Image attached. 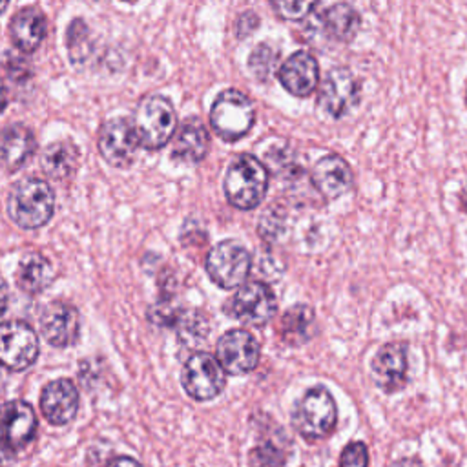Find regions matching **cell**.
I'll list each match as a JSON object with an SVG mask.
<instances>
[{
  "label": "cell",
  "mask_w": 467,
  "mask_h": 467,
  "mask_svg": "<svg viewBox=\"0 0 467 467\" xmlns=\"http://www.w3.org/2000/svg\"><path fill=\"white\" fill-rule=\"evenodd\" d=\"M55 210V195L44 179L26 177L13 184L7 197L9 217L26 230L46 224Z\"/></svg>",
  "instance_id": "obj_1"
},
{
  "label": "cell",
  "mask_w": 467,
  "mask_h": 467,
  "mask_svg": "<svg viewBox=\"0 0 467 467\" xmlns=\"http://www.w3.org/2000/svg\"><path fill=\"white\" fill-rule=\"evenodd\" d=\"M268 188V171L254 155H239L226 170L224 193L230 204L241 210L255 208Z\"/></svg>",
  "instance_id": "obj_2"
},
{
  "label": "cell",
  "mask_w": 467,
  "mask_h": 467,
  "mask_svg": "<svg viewBox=\"0 0 467 467\" xmlns=\"http://www.w3.org/2000/svg\"><path fill=\"white\" fill-rule=\"evenodd\" d=\"M133 126L140 146L157 150L171 139L177 128V115L168 99L161 95H148L135 109Z\"/></svg>",
  "instance_id": "obj_3"
},
{
  "label": "cell",
  "mask_w": 467,
  "mask_h": 467,
  "mask_svg": "<svg viewBox=\"0 0 467 467\" xmlns=\"http://www.w3.org/2000/svg\"><path fill=\"white\" fill-rule=\"evenodd\" d=\"M336 403L330 392L323 387H314L305 392L292 412L294 429L306 440H319L336 427Z\"/></svg>",
  "instance_id": "obj_4"
},
{
  "label": "cell",
  "mask_w": 467,
  "mask_h": 467,
  "mask_svg": "<svg viewBox=\"0 0 467 467\" xmlns=\"http://www.w3.org/2000/svg\"><path fill=\"white\" fill-rule=\"evenodd\" d=\"M254 119L255 109L252 100L237 89L221 91L210 109L212 128L224 140H237L246 135Z\"/></svg>",
  "instance_id": "obj_5"
},
{
  "label": "cell",
  "mask_w": 467,
  "mask_h": 467,
  "mask_svg": "<svg viewBox=\"0 0 467 467\" xmlns=\"http://www.w3.org/2000/svg\"><path fill=\"white\" fill-rule=\"evenodd\" d=\"M250 254L237 241H221L215 244L206 257V272L213 283L223 288L243 286L250 272Z\"/></svg>",
  "instance_id": "obj_6"
},
{
  "label": "cell",
  "mask_w": 467,
  "mask_h": 467,
  "mask_svg": "<svg viewBox=\"0 0 467 467\" xmlns=\"http://www.w3.org/2000/svg\"><path fill=\"white\" fill-rule=\"evenodd\" d=\"M38 356V337L24 321L0 323V365L9 370L27 368Z\"/></svg>",
  "instance_id": "obj_7"
},
{
  "label": "cell",
  "mask_w": 467,
  "mask_h": 467,
  "mask_svg": "<svg viewBox=\"0 0 467 467\" xmlns=\"http://www.w3.org/2000/svg\"><path fill=\"white\" fill-rule=\"evenodd\" d=\"M224 368L212 354L197 352L186 361L182 370V387L193 400L204 401L215 398L224 389Z\"/></svg>",
  "instance_id": "obj_8"
},
{
  "label": "cell",
  "mask_w": 467,
  "mask_h": 467,
  "mask_svg": "<svg viewBox=\"0 0 467 467\" xmlns=\"http://www.w3.org/2000/svg\"><path fill=\"white\" fill-rule=\"evenodd\" d=\"M140 142L133 126V120L117 117L108 120L99 133L100 155L111 166L124 168L130 166L137 155Z\"/></svg>",
  "instance_id": "obj_9"
},
{
  "label": "cell",
  "mask_w": 467,
  "mask_h": 467,
  "mask_svg": "<svg viewBox=\"0 0 467 467\" xmlns=\"http://www.w3.org/2000/svg\"><path fill=\"white\" fill-rule=\"evenodd\" d=\"M228 310L232 316L248 325H265L277 310V301L270 286L261 281H250L235 292Z\"/></svg>",
  "instance_id": "obj_10"
},
{
  "label": "cell",
  "mask_w": 467,
  "mask_h": 467,
  "mask_svg": "<svg viewBox=\"0 0 467 467\" xmlns=\"http://www.w3.org/2000/svg\"><path fill=\"white\" fill-rule=\"evenodd\" d=\"M217 361L228 374H246L259 361V343L248 330H228L217 341Z\"/></svg>",
  "instance_id": "obj_11"
},
{
  "label": "cell",
  "mask_w": 467,
  "mask_h": 467,
  "mask_svg": "<svg viewBox=\"0 0 467 467\" xmlns=\"http://www.w3.org/2000/svg\"><path fill=\"white\" fill-rule=\"evenodd\" d=\"M36 431V416L29 403L13 400L0 405V447L5 454L31 441Z\"/></svg>",
  "instance_id": "obj_12"
},
{
  "label": "cell",
  "mask_w": 467,
  "mask_h": 467,
  "mask_svg": "<svg viewBox=\"0 0 467 467\" xmlns=\"http://www.w3.org/2000/svg\"><path fill=\"white\" fill-rule=\"evenodd\" d=\"M359 99V84L347 67H334L327 73L319 88V108L334 117H343Z\"/></svg>",
  "instance_id": "obj_13"
},
{
  "label": "cell",
  "mask_w": 467,
  "mask_h": 467,
  "mask_svg": "<svg viewBox=\"0 0 467 467\" xmlns=\"http://www.w3.org/2000/svg\"><path fill=\"white\" fill-rule=\"evenodd\" d=\"M78 312L64 301L49 303L40 314V330L47 343L55 347H69L78 337Z\"/></svg>",
  "instance_id": "obj_14"
},
{
  "label": "cell",
  "mask_w": 467,
  "mask_h": 467,
  "mask_svg": "<svg viewBox=\"0 0 467 467\" xmlns=\"http://www.w3.org/2000/svg\"><path fill=\"white\" fill-rule=\"evenodd\" d=\"M40 409L53 425H66L78 409V390L71 379H55L47 383L40 396Z\"/></svg>",
  "instance_id": "obj_15"
},
{
  "label": "cell",
  "mask_w": 467,
  "mask_h": 467,
  "mask_svg": "<svg viewBox=\"0 0 467 467\" xmlns=\"http://www.w3.org/2000/svg\"><path fill=\"white\" fill-rule=\"evenodd\" d=\"M279 80L286 91L296 97L310 95L319 80V67L316 58L306 51L290 55L279 69Z\"/></svg>",
  "instance_id": "obj_16"
},
{
  "label": "cell",
  "mask_w": 467,
  "mask_h": 467,
  "mask_svg": "<svg viewBox=\"0 0 467 467\" xmlns=\"http://www.w3.org/2000/svg\"><path fill=\"white\" fill-rule=\"evenodd\" d=\"M372 376L385 392L400 390L407 381V354L398 343L385 345L372 361Z\"/></svg>",
  "instance_id": "obj_17"
},
{
  "label": "cell",
  "mask_w": 467,
  "mask_h": 467,
  "mask_svg": "<svg viewBox=\"0 0 467 467\" xmlns=\"http://www.w3.org/2000/svg\"><path fill=\"white\" fill-rule=\"evenodd\" d=\"M33 131L24 124H9L0 133V164L7 171H16L35 153Z\"/></svg>",
  "instance_id": "obj_18"
},
{
  "label": "cell",
  "mask_w": 467,
  "mask_h": 467,
  "mask_svg": "<svg viewBox=\"0 0 467 467\" xmlns=\"http://www.w3.org/2000/svg\"><path fill=\"white\" fill-rule=\"evenodd\" d=\"M312 182L325 197L334 199L350 190L352 171L339 155H327L316 162Z\"/></svg>",
  "instance_id": "obj_19"
},
{
  "label": "cell",
  "mask_w": 467,
  "mask_h": 467,
  "mask_svg": "<svg viewBox=\"0 0 467 467\" xmlns=\"http://www.w3.org/2000/svg\"><path fill=\"white\" fill-rule=\"evenodd\" d=\"M208 131L199 119H186L173 139L171 155L182 162H199L208 151Z\"/></svg>",
  "instance_id": "obj_20"
},
{
  "label": "cell",
  "mask_w": 467,
  "mask_h": 467,
  "mask_svg": "<svg viewBox=\"0 0 467 467\" xmlns=\"http://www.w3.org/2000/svg\"><path fill=\"white\" fill-rule=\"evenodd\" d=\"M9 35L18 49L35 51L46 36V18L36 7L18 9L9 24Z\"/></svg>",
  "instance_id": "obj_21"
},
{
  "label": "cell",
  "mask_w": 467,
  "mask_h": 467,
  "mask_svg": "<svg viewBox=\"0 0 467 467\" xmlns=\"http://www.w3.org/2000/svg\"><path fill=\"white\" fill-rule=\"evenodd\" d=\"M53 281V266L40 252L22 255L16 268V285L27 294H38Z\"/></svg>",
  "instance_id": "obj_22"
},
{
  "label": "cell",
  "mask_w": 467,
  "mask_h": 467,
  "mask_svg": "<svg viewBox=\"0 0 467 467\" xmlns=\"http://www.w3.org/2000/svg\"><path fill=\"white\" fill-rule=\"evenodd\" d=\"M40 162L46 175L53 179H66L78 164V148L71 140H55L46 146Z\"/></svg>",
  "instance_id": "obj_23"
},
{
  "label": "cell",
  "mask_w": 467,
  "mask_h": 467,
  "mask_svg": "<svg viewBox=\"0 0 467 467\" xmlns=\"http://www.w3.org/2000/svg\"><path fill=\"white\" fill-rule=\"evenodd\" d=\"M314 327V312L306 305H296L286 310L279 321V336L288 345L305 343Z\"/></svg>",
  "instance_id": "obj_24"
},
{
  "label": "cell",
  "mask_w": 467,
  "mask_h": 467,
  "mask_svg": "<svg viewBox=\"0 0 467 467\" xmlns=\"http://www.w3.org/2000/svg\"><path fill=\"white\" fill-rule=\"evenodd\" d=\"M358 26L359 15L348 4H334L323 13V27L332 38L348 40L356 35Z\"/></svg>",
  "instance_id": "obj_25"
},
{
  "label": "cell",
  "mask_w": 467,
  "mask_h": 467,
  "mask_svg": "<svg viewBox=\"0 0 467 467\" xmlns=\"http://www.w3.org/2000/svg\"><path fill=\"white\" fill-rule=\"evenodd\" d=\"M66 42H67V51L69 57L75 64H82L84 60H88L93 44H91V35H89V27L86 26L84 20L75 18L69 27H67V35H66Z\"/></svg>",
  "instance_id": "obj_26"
},
{
  "label": "cell",
  "mask_w": 467,
  "mask_h": 467,
  "mask_svg": "<svg viewBox=\"0 0 467 467\" xmlns=\"http://www.w3.org/2000/svg\"><path fill=\"white\" fill-rule=\"evenodd\" d=\"M275 60H277V51L270 46V44H261L257 46L252 53H250V58H248V66L252 69V73L257 77V78H266L274 66H275Z\"/></svg>",
  "instance_id": "obj_27"
},
{
  "label": "cell",
  "mask_w": 467,
  "mask_h": 467,
  "mask_svg": "<svg viewBox=\"0 0 467 467\" xmlns=\"http://www.w3.org/2000/svg\"><path fill=\"white\" fill-rule=\"evenodd\" d=\"M286 454L274 441H265L250 452L252 467H283Z\"/></svg>",
  "instance_id": "obj_28"
},
{
  "label": "cell",
  "mask_w": 467,
  "mask_h": 467,
  "mask_svg": "<svg viewBox=\"0 0 467 467\" xmlns=\"http://www.w3.org/2000/svg\"><path fill=\"white\" fill-rule=\"evenodd\" d=\"M339 467H368V451L363 441L348 443L339 460Z\"/></svg>",
  "instance_id": "obj_29"
},
{
  "label": "cell",
  "mask_w": 467,
  "mask_h": 467,
  "mask_svg": "<svg viewBox=\"0 0 467 467\" xmlns=\"http://www.w3.org/2000/svg\"><path fill=\"white\" fill-rule=\"evenodd\" d=\"M274 9L283 16L290 20L303 18L310 9L316 7V2H301V0H288V2H274Z\"/></svg>",
  "instance_id": "obj_30"
},
{
  "label": "cell",
  "mask_w": 467,
  "mask_h": 467,
  "mask_svg": "<svg viewBox=\"0 0 467 467\" xmlns=\"http://www.w3.org/2000/svg\"><path fill=\"white\" fill-rule=\"evenodd\" d=\"M257 16L252 13V11H246V13H243L241 16H239V20H237V35L239 36H246L248 33H252L254 29H255V26H257Z\"/></svg>",
  "instance_id": "obj_31"
},
{
  "label": "cell",
  "mask_w": 467,
  "mask_h": 467,
  "mask_svg": "<svg viewBox=\"0 0 467 467\" xmlns=\"http://www.w3.org/2000/svg\"><path fill=\"white\" fill-rule=\"evenodd\" d=\"M108 467H140L133 458H128V456H120V458H115L113 462H109Z\"/></svg>",
  "instance_id": "obj_32"
},
{
  "label": "cell",
  "mask_w": 467,
  "mask_h": 467,
  "mask_svg": "<svg viewBox=\"0 0 467 467\" xmlns=\"http://www.w3.org/2000/svg\"><path fill=\"white\" fill-rule=\"evenodd\" d=\"M390 467H423V463L416 458H403V460L394 462Z\"/></svg>",
  "instance_id": "obj_33"
},
{
  "label": "cell",
  "mask_w": 467,
  "mask_h": 467,
  "mask_svg": "<svg viewBox=\"0 0 467 467\" xmlns=\"http://www.w3.org/2000/svg\"><path fill=\"white\" fill-rule=\"evenodd\" d=\"M5 306H7V292H5V288L0 285V317H2V314L5 312Z\"/></svg>",
  "instance_id": "obj_34"
},
{
  "label": "cell",
  "mask_w": 467,
  "mask_h": 467,
  "mask_svg": "<svg viewBox=\"0 0 467 467\" xmlns=\"http://www.w3.org/2000/svg\"><path fill=\"white\" fill-rule=\"evenodd\" d=\"M5 104H7V97H5V86H4V82L0 80V111H4Z\"/></svg>",
  "instance_id": "obj_35"
},
{
  "label": "cell",
  "mask_w": 467,
  "mask_h": 467,
  "mask_svg": "<svg viewBox=\"0 0 467 467\" xmlns=\"http://www.w3.org/2000/svg\"><path fill=\"white\" fill-rule=\"evenodd\" d=\"M5 383H7V376H5V367L0 365V394L4 392L5 389Z\"/></svg>",
  "instance_id": "obj_36"
},
{
  "label": "cell",
  "mask_w": 467,
  "mask_h": 467,
  "mask_svg": "<svg viewBox=\"0 0 467 467\" xmlns=\"http://www.w3.org/2000/svg\"><path fill=\"white\" fill-rule=\"evenodd\" d=\"M5 7H7V2H0V13H2Z\"/></svg>",
  "instance_id": "obj_37"
}]
</instances>
